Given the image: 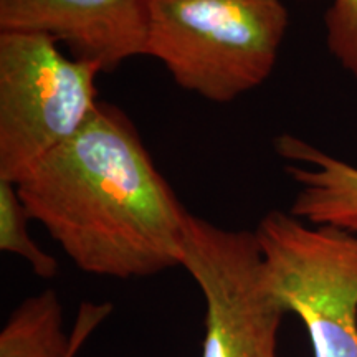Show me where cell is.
<instances>
[{"label":"cell","instance_id":"3","mask_svg":"<svg viewBox=\"0 0 357 357\" xmlns=\"http://www.w3.org/2000/svg\"><path fill=\"white\" fill-rule=\"evenodd\" d=\"M98 75L47 35L0 32V178L20 184L82 131L101 102Z\"/></svg>","mask_w":357,"mask_h":357},{"label":"cell","instance_id":"6","mask_svg":"<svg viewBox=\"0 0 357 357\" xmlns=\"http://www.w3.org/2000/svg\"><path fill=\"white\" fill-rule=\"evenodd\" d=\"M151 0H0V32L47 35L109 73L146 55Z\"/></svg>","mask_w":357,"mask_h":357},{"label":"cell","instance_id":"10","mask_svg":"<svg viewBox=\"0 0 357 357\" xmlns=\"http://www.w3.org/2000/svg\"><path fill=\"white\" fill-rule=\"evenodd\" d=\"M326 43L337 63L357 78V0H331L324 15Z\"/></svg>","mask_w":357,"mask_h":357},{"label":"cell","instance_id":"1","mask_svg":"<svg viewBox=\"0 0 357 357\" xmlns=\"http://www.w3.org/2000/svg\"><path fill=\"white\" fill-rule=\"evenodd\" d=\"M17 189L32 220L84 273L132 280L182 266L190 212L114 105L101 101Z\"/></svg>","mask_w":357,"mask_h":357},{"label":"cell","instance_id":"8","mask_svg":"<svg viewBox=\"0 0 357 357\" xmlns=\"http://www.w3.org/2000/svg\"><path fill=\"white\" fill-rule=\"evenodd\" d=\"M111 310L109 303H83L66 336L61 303L53 289H45L10 312L0 331V357H75Z\"/></svg>","mask_w":357,"mask_h":357},{"label":"cell","instance_id":"5","mask_svg":"<svg viewBox=\"0 0 357 357\" xmlns=\"http://www.w3.org/2000/svg\"><path fill=\"white\" fill-rule=\"evenodd\" d=\"M182 268L204 296L202 357H280L287 312L268 289L255 231L222 229L189 213Z\"/></svg>","mask_w":357,"mask_h":357},{"label":"cell","instance_id":"9","mask_svg":"<svg viewBox=\"0 0 357 357\" xmlns=\"http://www.w3.org/2000/svg\"><path fill=\"white\" fill-rule=\"evenodd\" d=\"M29 220L32 217L22 202L17 184L0 178V250L24 258L35 275L50 280L56 275L58 261L32 240L26 229Z\"/></svg>","mask_w":357,"mask_h":357},{"label":"cell","instance_id":"2","mask_svg":"<svg viewBox=\"0 0 357 357\" xmlns=\"http://www.w3.org/2000/svg\"><path fill=\"white\" fill-rule=\"evenodd\" d=\"M288 22L281 0H151L146 55L181 88L230 102L270 77Z\"/></svg>","mask_w":357,"mask_h":357},{"label":"cell","instance_id":"4","mask_svg":"<svg viewBox=\"0 0 357 357\" xmlns=\"http://www.w3.org/2000/svg\"><path fill=\"white\" fill-rule=\"evenodd\" d=\"M268 289L294 312L314 357H357V231L271 211L255 230Z\"/></svg>","mask_w":357,"mask_h":357},{"label":"cell","instance_id":"7","mask_svg":"<svg viewBox=\"0 0 357 357\" xmlns=\"http://www.w3.org/2000/svg\"><path fill=\"white\" fill-rule=\"evenodd\" d=\"M275 149L300 185L289 213L311 225L357 231V167L291 134L276 137Z\"/></svg>","mask_w":357,"mask_h":357}]
</instances>
